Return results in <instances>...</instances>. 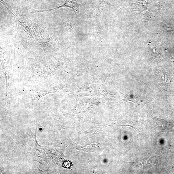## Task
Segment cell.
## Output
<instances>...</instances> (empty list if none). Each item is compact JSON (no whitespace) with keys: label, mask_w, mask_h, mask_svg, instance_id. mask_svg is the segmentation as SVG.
<instances>
[{"label":"cell","mask_w":174,"mask_h":174,"mask_svg":"<svg viewBox=\"0 0 174 174\" xmlns=\"http://www.w3.org/2000/svg\"><path fill=\"white\" fill-rule=\"evenodd\" d=\"M152 119L157 124L160 132H163L174 131V124L163 119L155 118L150 114Z\"/></svg>","instance_id":"obj_3"},{"label":"cell","mask_w":174,"mask_h":174,"mask_svg":"<svg viewBox=\"0 0 174 174\" xmlns=\"http://www.w3.org/2000/svg\"><path fill=\"white\" fill-rule=\"evenodd\" d=\"M133 163L135 166H139V169H147L151 167V165L149 162V159H147L145 160L138 162H132Z\"/></svg>","instance_id":"obj_4"},{"label":"cell","mask_w":174,"mask_h":174,"mask_svg":"<svg viewBox=\"0 0 174 174\" xmlns=\"http://www.w3.org/2000/svg\"><path fill=\"white\" fill-rule=\"evenodd\" d=\"M82 0H66L65 2L61 6L55 8L53 9H49L48 10H31V13H39L41 12H49L51 11H54L60 8L64 7H68L72 9L74 12H75L77 16L80 14L79 12V9L80 5L82 2Z\"/></svg>","instance_id":"obj_2"},{"label":"cell","mask_w":174,"mask_h":174,"mask_svg":"<svg viewBox=\"0 0 174 174\" xmlns=\"http://www.w3.org/2000/svg\"><path fill=\"white\" fill-rule=\"evenodd\" d=\"M1 2L7 8L10 15L13 16L14 18L20 24L24 31L28 36L37 41H49L50 39L48 34L45 29L39 25L36 24L28 18L21 14L17 10L10 6L3 0Z\"/></svg>","instance_id":"obj_1"},{"label":"cell","mask_w":174,"mask_h":174,"mask_svg":"<svg viewBox=\"0 0 174 174\" xmlns=\"http://www.w3.org/2000/svg\"><path fill=\"white\" fill-rule=\"evenodd\" d=\"M125 102L132 101L136 104L138 105H139L140 103L141 98L138 97H135L132 98L126 99L125 100Z\"/></svg>","instance_id":"obj_5"}]
</instances>
